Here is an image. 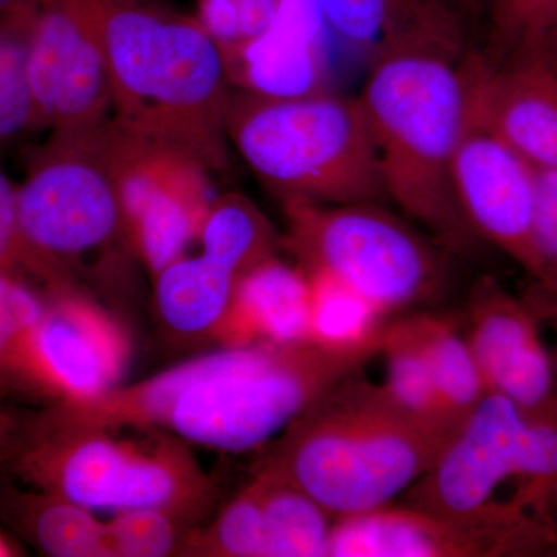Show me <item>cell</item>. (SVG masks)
Instances as JSON below:
<instances>
[{
	"label": "cell",
	"mask_w": 557,
	"mask_h": 557,
	"mask_svg": "<svg viewBox=\"0 0 557 557\" xmlns=\"http://www.w3.org/2000/svg\"><path fill=\"white\" fill-rule=\"evenodd\" d=\"M381 347L339 350L313 343H258L190 359L51 417L79 426L160 431L186 445L244 453L288 426Z\"/></svg>",
	"instance_id": "1"
},
{
	"label": "cell",
	"mask_w": 557,
	"mask_h": 557,
	"mask_svg": "<svg viewBox=\"0 0 557 557\" xmlns=\"http://www.w3.org/2000/svg\"><path fill=\"white\" fill-rule=\"evenodd\" d=\"M467 50L418 44L388 51L372 61L358 98L387 199L454 255L471 251L480 239L453 183L472 98L475 51Z\"/></svg>",
	"instance_id": "2"
},
{
	"label": "cell",
	"mask_w": 557,
	"mask_h": 557,
	"mask_svg": "<svg viewBox=\"0 0 557 557\" xmlns=\"http://www.w3.org/2000/svg\"><path fill=\"white\" fill-rule=\"evenodd\" d=\"M358 373L295 418L260 461L335 519L392 504L457 432L416 416Z\"/></svg>",
	"instance_id": "3"
},
{
	"label": "cell",
	"mask_w": 557,
	"mask_h": 557,
	"mask_svg": "<svg viewBox=\"0 0 557 557\" xmlns=\"http://www.w3.org/2000/svg\"><path fill=\"white\" fill-rule=\"evenodd\" d=\"M113 121L208 170L226 164L225 57L199 21L112 0L104 22Z\"/></svg>",
	"instance_id": "4"
},
{
	"label": "cell",
	"mask_w": 557,
	"mask_h": 557,
	"mask_svg": "<svg viewBox=\"0 0 557 557\" xmlns=\"http://www.w3.org/2000/svg\"><path fill=\"white\" fill-rule=\"evenodd\" d=\"M226 135L284 203L387 199L358 98L329 89L293 98L239 90L231 95Z\"/></svg>",
	"instance_id": "5"
},
{
	"label": "cell",
	"mask_w": 557,
	"mask_h": 557,
	"mask_svg": "<svg viewBox=\"0 0 557 557\" xmlns=\"http://www.w3.org/2000/svg\"><path fill=\"white\" fill-rule=\"evenodd\" d=\"M511 482L539 511L553 515L557 406L531 413L487 392L434 467L410 486L409 505L440 518L479 525L553 523L533 509L498 504V491Z\"/></svg>",
	"instance_id": "6"
},
{
	"label": "cell",
	"mask_w": 557,
	"mask_h": 557,
	"mask_svg": "<svg viewBox=\"0 0 557 557\" xmlns=\"http://www.w3.org/2000/svg\"><path fill=\"white\" fill-rule=\"evenodd\" d=\"M116 438L109 429L49 417L16 461L22 478L42 493L91 511L161 509L197 515L212 498L211 480L182 440Z\"/></svg>",
	"instance_id": "7"
},
{
	"label": "cell",
	"mask_w": 557,
	"mask_h": 557,
	"mask_svg": "<svg viewBox=\"0 0 557 557\" xmlns=\"http://www.w3.org/2000/svg\"><path fill=\"white\" fill-rule=\"evenodd\" d=\"M284 205L288 245L302 270L338 277L387 317L442 292L445 251L376 201Z\"/></svg>",
	"instance_id": "8"
},
{
	"label": "cell",
	"mask_w": 557,
	"mask_h": 557,
	"mask_svg": "<svg viewBox=\"0 0 557 557\" xmlns=\"http://www.w3.org/2000/svg\"><path fill=\"white\" fill-rule=\"evenodd\" d=\"M97 131L54 137L17 189L25 239L70 276V269L129 239ZM134 248V247H132Z\"/></svg>",
	"instance_id": "9"
},
{
	"label": "cell",
	"mask_w": 557,
	"mask_h": 557,
	"mask_svg": "<svg viewBox=\"0 0 557 557\" xmlns=\"http://www.w3.org/2000/svg\"><path fill=\"white\" fill-rule=\"evenodd\" d=\"M98 145L119 193L132 247L153 276L199 239L212 197L208 168L174 146L110 121Z\"/></svg>",
	"instance_id": "10"
},
{
	"label": "cell",
	"mask_w": 557,
	"mask_h": 557,
	"mask_svg": "<svg viewBox=\"0 0 557 557\" xmlns=\"http://www.w3.org/2000/svg\"><path fill=\"white\" fill-rule=\"evenodd\" d=\"M112 0H30L28 76L40 123L79 137L113 112L104 22Z\"/></svg>",
	"instance_id": "11"
},
{
	"label": "cell",
	"mask_w": 557,
	"mask_h": 557,
	"mask_svg": "<svg viewBox=\"0 0 557 557\" xmlns=\"http://www.w3.org/2000/svg\"><path fill=\"white\" fill-rule=\"evenodd\" d=\"M131 357L126 332L98 304L54 293L22 348L17 383L76 405L119 386Z\"/></svg>",
	"instance_id": "12"
},
{
	"label": "cell",
	"mask_w": 557,
	"mask_h": 557,
	"mask_svg": "<svg viewBox=\"0 0 557 557\" xmlns=\"http://www.w3.org/2000/svg\"><path fill=\"white\" fill-rule=\"evenodd\" d=\"M557 552V528L491 527L440 518L392 504L335 519L332 557L541 556Z\"/></svg>",
	"instance_id": "13"
},
{
	"label": "cell",
	"mask_w": 557,
	"mask_h": 557,
	"mask_svg": "<svg viewBox=\"0 0 557 557\" xmlns=\"http://www.w3.org/2000/svg\"><path fill=\"white\" fill-rule=\"evenodd\" d=\"M474 81V76H472ZM537 170L487 126L474 97L453 161L458 203L480 239L536 276L533 247Z\"/></svg>",
	"instance_id": "14"
},
{
	"label": "cell",
	"mask_w": 557,
	"mask_h": 557,
	"mask_svg": "<svg viewBox=\"0 0 557 557\" xmlns=\"http://www.w3.org/2000/svg\"><path fill=\"white\" fill-rule=\"evenodd\" d=\"M472 355L486 392L502 395L527 412L557 406L555 366L539 332V318L496 278L482 276L468 302Z\"/></svg>",
	"instance_id": "15"
},
{
	"label": "cell",
	"mask_w": 557,
	"mask_h": 557,
	"mask_svg": "<svg viewBox=\"0 0 557 557\" xmlns=\"http://www.w3.org/2000/svg\"><path fill=\"white\" fill-rule=\"evenodd\" d=\"M472 97L487 126L536 170L557 168V57L518 50L502 62L475 51Z\"/></svg>",
	"instance_id": "16"
},
{
	"label": "cell",
	"mask_w": 557,
	"mask_h": 557,
	"mask_svg": "<svg viewBox=\"0 0 557 557\" xmlns=\"http://www.w3.org/2000/svg\"><path fill=\"white\" fill-rule=\"evenodd\" d=\"M329 30L321 0H282L269 30L226 58L231 83L271 98L327 90Z\"/></svg>",
	"instance_id": "17"
},
{
	"label": "cell",
	"mask_w": 557,
	"mask_h": 557,
	"mask_svg": "<svg viewBox=\"0 0 557 557\" xmlns=\"http://www.w3.org/2000/svg\"><path fill=\"white\" fill-rule=\"evenodd\" d=\"M330 32L372 57L418 46L468 49L471 22L463 0H321Z\"/></svg>",
	"instance_id": "18"
},
{
	"label": "cell",
	"mask_w": 557,
	"mask_h": 557,
	"mask_svg": "<svg viewBox=\"0 0 557 557\" xmlns=\"http://www.w3.org/2000/svg\"><path fill=\"white\" fill-rule=\"evenodd\" d=\"M223 347L310 341V284L306 271L276 256L237 281L222 321L212 333Z\"/></svg>",
	"instance_id": "19"
},
{
	"label": "cell",
	"mask_w": 557,
	"mask_h": 557,
	"mask_svg": "<svg viewBox=\"0 0 557 557\" xmlns=\"http://www.w3.org/2000/svg\"><path fill=\"white\" fill-rule=\"evenodd\" d=\"M239 277L201 252L180 258L156 276L161 318L183 335L214 333L228 309Z\"/></svg>",
	"instance_id": "20"
},
{
	"label": "cell",
	"mask_w": 557,
	"mask_h": 557,
	"mask_svg": "<svg viewBox=\"0 0 557 557\" xmlns=\"http://www.w3.org/2000/svg\"><path fill=\"white\" fill-rule=\"evenodd\" d=\"M258 486L265 519L269 557H325L335 518L309 494L258 468Z\"/></svg>",
	"instance_id": "21"
},
{
	"label": "cell",
	"mask_w": 557,
	"mask_h": 557,
	"mask_svg": "<svg viewBox=\"0 0 557 557\" xmlns=\"http://www.w3.org/2000/svg\"><path fill=\"white\" fill-rule=\"evenodd\" d=\"M306 273L310 284V341L339 350L381 347L391 317L338 277L325 271Z\"/></svg>",
	"instance_id": "22"
},
{
	"label": "cell",
	"mask_w": 557,
	"mask_h": 557,
	"mask_svg": "<svg viewBox=\"0 0 557 557\" xmlns=\"http://www.w3.org/2000/svg\"><path fill=\"white\" fill-rule=\"evenodd\" d=\"M199 240L205 256L239 278L274 256L277 245L270 220L240 194H226L212 201Z\"/></svg>",
	"instance_id": "23"
},
{
	"label": "cell",
	"mask_w": 557,
	"mask_h": 557,
	"mask_svg": "<svg viewBox=\"0 0 557 557\" xmlns=\"http://www.w3.org/2000/svg\"><path fill=\"white\" fill-rule=\"evenodd\" d=\"M410 318L431 364L446 416L460 428L487 394L478 361L468 341L460 338L445 318L428 313Z\"/></svg>",
	"instance_id": "24"
},
{
	"label": "cell",
	"mask_w": 557,
	"mask_h": 557,
	"mask_svg": "<svg viewBox=\"0 0 557 557\" xmlns=\"http://www.w3.org/2000/svg\"><path fill=\"white\" fill-rule=\"evenodd\" d=\"M22 525L46 555L108 557L104 520L91 509L38 491L21 496Z\"/></svg>",
	"instance_id": "25"
},
{
	"label": "cell",
	"mask_w": 557,
	"mask_h": 557,
	"mask_svg": "<svg viewBox=\"0 0 557 557\" xmlns=\"http://www.w3.org/2000/svg\"><path fill=\"white\" fill-rule=\"evenodd\" d=\"M380 354L387 362V391L416 416L458 431L438 397L431 364L413 327L412 318L391 319Z\"/></svg>",
	"instance_id": "26"
},
{
	"label": "cell",
	"mask_w": 557,
	"mask_h": 557,
	"mask_svg": "<svg viewBox=\"0 0 557 557\" xmlns=\"http://www.w3.org/2000/svg\"><path fill=\"white\" fill-rule=\"evenodd\" d=\"M32 5L0 16V146L40 126L28 76Z\"/></svg>",
	"instance_id": "27"
},
{
	"label": "cell",
	"mask_w": 557,
	"mask_h": 557,
	"mask_svg": "<svg viewBox=\"0 0 557 557\" xmlns=\"http://www.w3.org/2000/svg\"><path fill=\"white\" fill-rule=\"evenodd\" d=\"M194 555L223 557H269L262 500L256 483L249 482L220 512L208 531L190 539Z\"/></svg>",
	"instance_id": "28"
},
{
	"label": "cell",
	"mask_w": 557,
	"mask_h": 557,
	"mask_svg": "<svg viewBox=\"0 0 557 557\" xmlns=\"http://www.w3.org/2000/svg\"><path fill=\"white\" fill-rule=\"evenodd\" d=\"M533 247L536 276L523 300L539 319L557 321V168L537 170Z\"/></svg>",
	"instance_id": "29"
},
{
	"label": "cell",
	"mask_w": 557,
	"mask_h": 557,
	"mask_svg": "<svg viewBox=\"0 0 557 557\" xmlns=\"http://www.w3.org/2000/svg\"><path fill=\"white\" fill-rule=\"evenodd\" d=\"M175 516L161 509H129L104 520L108 557H161L178 548Z\"/></svg>",
	"instance_id": "30"
},
{
	"label": "cell",
	"mask_w": 557,
	"mask_h": 557,
	"mask_svg": "<svg viewBox=\"0 0 557 557\" xmlns=\"http://www.w3.org/2000/svg\"><path fill=\"white\" fill-rule=\"evenodd\" d=\"M0 271L22 277L30 274L46 282L51 292L69 288V274L25 239L17 211V190L0 172Z\"/></svg>",
	"instance_id": "31"
},
{
	"label": "cell",
	"mask_w": 557,
	"mask_h": 557,
	"mask_svg": "<svg viewBox=\"0 0 557 557\" xmlns=\"http://www.w3.org/2000/svg\"><path fill=\"white\" fill-rule=\"evenodd\" d=\"M46 306L21 277L0 271V380L17 381L22 348Z\"/></svg>",
	"instance_id": "32"
},
{
	"label": "cell",
	"mask_w": 557,
	"mask_h": 557,
	"mask_svg": "<svg viewBox=\"0 0 557 557\" xmlns=\"http://www.w3.org/2000/svg\"><path fill=\"white\" fill-rule=\"evenodd\" d=\"M557 17V0H493L487 11L491 50L500 60L530 49Z\"/></svg>",
	"instance_id": "33"
},
{
	"label": "cell",
	"mask_w": 557,
	"mask_h": 557,
	"mask_svg": "<svg viewBox=\"0 0 557 557\" xmlns=\"http://www.w3.org/2000/svg\"><path fill=\"white\" fill-rule=\"evenodd\" d=\"M201 27L214 39L223 57L239 50L242 42L240 14L237 0H200Z\"/></svg>",
	"instance_id": "34"
},
{
	"label": "cell",
	"mask_w": 557,
	"mask_h": 557,
	"mask_svg": "<svg viewBox=\"0 0 557 557\" xmlns=\"http://www.w3.org/2000/svg\"><path fill=\"white\" fill-rule=\"evenodd\" d=\"M282 0H237L244 42L258 38L273 24Z\"/></svg>",
	"instance_id": "35"
},
{
	"label": "cell",
	"mask_w": 557,
	"mask_h": 557,
	"mask_svg": "<svg viewBox=\"0 0 557 557\" xmlns=\"http://www.w3.org/2000/svg\"><path fill=\"white\" fill-rule=\"evenodd\" d=\"M530 49L547 50L549 53L556 54L557 57V17L553 21V24L549 25L548 30L544 33V36L537 40V44H534Z\"/></svg>",
	"instance_id": "36"
},
{
	"label": "cell",
	"mask_w": 557,
	"mask_h": 557,
	"mask_svg": "<svg viewBox=\"0 0 557 557\" xmlns=\"http://www.w3.org/2000/svg\"><path fill=\"white\" fill-rule=\"evenodd\" d=\"M463 3L472 11L474 16L482 17L483 14L487 16V11H490L493 0H463Z\"/></svg>",
	"instance_id": "37"
},
{
	"label": "cell",
	"mask_w": 557,
	"mask_h": 557,
	"mask_svg": "<svg viewBox=\"0 0 557 557\" xmlns=\"http://www.w3.org/2000/svg\"><path fill=\"white\" fill-rule=\"evenodd\" d=\"M30 0H0V16H7V14L14 13L24 9Z\"/></svg>",
	"instance_id": "38"
},
{
	"label": "cell",
	"mask_w": 557,
	"mask_h": 557,
	"mask_svg": "<svg viewBox=\"0 0 557 557\" xmlns=\"http://www.w3.org/2000/svg\"><path fill=\"white\" fill-rule=\"evenodd\" d=\"M11 555H13V549H11L9 542L0 536V557H7Z\"/></svg>",
	"instance_id": "39"
},
{
	"label": "cell",
	"mask_w": 557,
	"mask_h": 557,
	"mask_svg": "<svg viewBox=\"0 0 557 557\" xmlns=\"http://www.w3.org/2000/svg\"><path fill=\"white\" fill-rule=\"evenodd\" d=\"M7 428H9V418L0 410V435L7 431Z\"/></svg>",
	"instance_id": "40"
},
{
	"label": "cell",
	"mask_w": 557,
	"mask_h": 557,
	"mask_svg": "<svg viewBox=\"0 0 557 557\" xmlns=\"http://www.w3.org/2000/svg\"><path fill=\"white\" fill-rule=\"evenodd\" d=\"M553 516H555L557 522V490L555 491V496H553Z\"/></svg>",
	"instance_id": "41"
}]
</instances>
